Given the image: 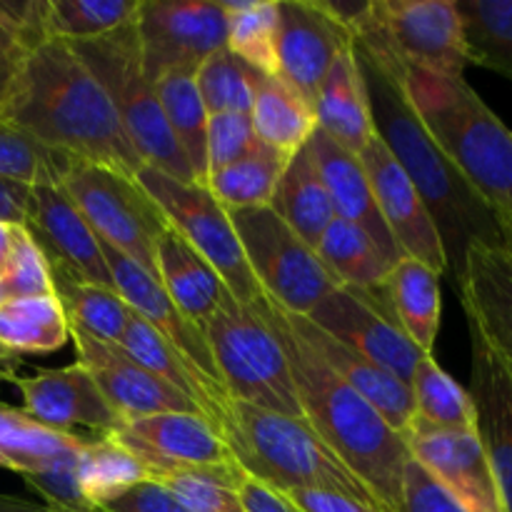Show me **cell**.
<instances>
[{
  "instance_id": "6f0895ef",
  "label": "cell",
  "mask_w": 512,
  "mask_h": 512,
  "mask_svg": "<svg viewBox=\"0 0 512 512\" xmlns=\"http://www.w3.org/2000/svg\"><path fill=\"white\" fill-rule=\"evenodd\" d=\"M13 235H15V225L0 223V268H3L5 260H8L10 245H13Z\"/></svg>"
},
{
  "instance_id": "9f6ffc18",
  "label": "cell",
  "mask_w": 512,
  "mask_h": 512,
  "mask_svg": "<svg viewBox=\"0 0 512 512\" xmlns=\"http://www.w3.org/2000/svg\"><path fill=\"white\" fill-rule=\"evenodd\" d=\"M45 505L30 503V500L13 498V495H0V512H38Z\"/></svg>"
},
{
  "instance_id": "7402d4cb",
  "label": "cell",
  "mask_w": 512,
  "mask_h": 512,
  "mask_svg": "<svg viewBox=\"0 0 512 512\" xmlns=\"http://www.w3.org/2000/svg\"><path fill=\"white\" fill-rule=\"evenodd\" d=\"M103 245L105 263H108L110 278H113L115 290L123 295V300L128 303V308L133 313H138L145 323L153 325L195 370H198L203 378H208L210 383L220 385L225 390L223 380H220L218 368H215L213 353L208 348V340H205L203 328H198L195 323H190L178 308H175L173 300L168 298V293L163 290L160 280L155 275H150L148 270L140 268L138 263L128 260L125 255H120L118 250H113L110 245ZM228 393V390H225Z\"/></svg>"
},
{
  "instance_id": "484cf974",
  "label": "cell",
  "mask_w": 512,
  "mask_h": 512,
  "mask_svg": "<svg viewBox=\"0 0 512 512\" xmlns=\"http://www.w3.org/2000/svg\"><path fill=\"white\" fill-rule=\"evenodd\" d=\"M313 110L318 130L330 135L350 153L360 155V150L370 143V138L375 135V125L355 48H348L338 55L320 85Z\"/></svg>"
},
{
  "instance_id": "11a10c76",
  "label": "cell",
  "mask_w": 512,
  "mask_h": 512,
  "mask_svg": "<svg viewBox=\"0 0 512 512\" xmlns=\"http://www.w3.org/2000/svg\"><path fill=\"white\" fill-rule=\"evenodd\" d=\"M20 365H23V355L13 353L8 345L0 343V378L8 380L10 375H15V370H18Z\"/></svg>"
},
{
  "instance_id": "7c38bea8",
  "label": "cell",
  "mask_w": 512,
  "mask_h": 512,
  "mask_svg": "<svg viewBox=\"0 0 512 512\" xmlns=\"http://www.w3.org/2000/svg\"><path fill=\"white\" fill-rule=\"evenodd\" d=\"M133 23L150 83L170 73L195 75L228 40V15L220 0H140Z\"/></svg>"
},
{
  "instance_id": "1f68e13d",
  "label": "cell",
  "mask_w": 512,
  "mask_h": 512,
  "mask_svg": "<svg viewBox=\"0 0 512 512\" xmlns=\"http://www.w3.org/2000/svg\"><path fill=\"white\" fill-rule=\"evenodd\" d=\"M270 208L313 248L323 238L325 228L333 223V205L308 148L298 150L288 160Z\"/></svg>"
},
{
  "instance_id": "44dd1931",
  "label": "cell",
  "mask_w": 512,
  "mask_h": 512,
  "mask_svg": "<svg viewBox=\"0 0 512 512\" xmlns=\"http://www.w3.org/2000/svg\"><path fill=\"white\" fill-rule=\"evenodd\" d=\"M470 333V400L475 433L493 468L503 512H512V370L468 320Z\"/></svg>"
},
{
  "instance_id": "836d02e7",
  "label": "cell",
  "mask_w": 512,
  "mask_h": 512,
  "mask_svg": "<svg viewBox=\"0 0 512 512\" xmlns=\"http://www.w3.org/2000/svg\"><path fill=\"white\" fill-rule=\"evenodd\" d=\"M0 343L18 355H45L70 343V323L55 295L13 298L0 305Z\"/></svg>"
},
{
  "instance_id": "7a4b0ae2",
  "label": "cell",
  "mask_w": 512,
  "mask_h": 512,
  "mask_svg": "<svg viewBox=\"0 0 512 512\" xmlns=\"http://www.w3.org/2000/svg\"><path fill=\"white\" fill-rule=\"evenodd\" d=\"M253 308L283 343L305 423L378 495L385 508L400 512L403 473L410 460L403 435L390 428L383 415L310 348L275 300L263 293Z\"/></svg>"
},
{
  "instance_id": "cb8c5ba5",
  "label": "cell",
  "mask_w": 512,
  "mask_h": 512,
  "mask_svg": "<svg viewBox=\"0 0 512 512\" xmlns=\"http://www.w3.org/2000/svg\"><path fill=\"white\" fill-rule=\"evenodd\" d=\"M308 153L323 178L325 190H328L330 205H333L335 218H343L348 223H355L373 238V243L388 255V260L398 263L405 258L403 250L398 248L395 238L390 235L383 215H380L378 203H375L373 188H370L368 173L355 153L335 143L330 135L315 128V133L308 140Z\"/></svg>"
},
{
  "instance_id": "f5cc1de1",
  "label": "cell",
  "mask_w": 512,
  "mask_h": 512,
  "mask_svg": "<svg viewBox=\"0 0 512 512\" xmlns=\"http://www.w3.org/2000/svg\"><path fill=\"white\" fill-rule=\"evenodd\" d=\"M240 500L245 512H303L288 495L245 475L240 483Z\"/></svg>"
},
{
  "instance_id": "b9f144b4",
  "label": "cell",
  "mask_w": 512,
  "mask_h": 512,
  "mask_svg": "<svg viewBox=\"0 0 512 512\" xmlns=\"http://www.w3.org/2000/svg\"><path fill=\"white\" fill-rule=\"evenodd\" d=\"M80 160L38 143L23 130L0 123V180L28 185H60Z\"/></svg>"
},
{
  "instance_id": "74e56055",
  "label": "cell",
  "mask_w": 512,
  "mask_h": 512,
  "mask_svg": "<svg viewBox=\"0 0 512 512\" xmlns=\"http://www.w3.org/2000/svg\"><path fill=\"white\" fill-rule=\"evenodd\" d=\"M408 385L415 405L413 423L435 430H475L470 393L440 368L433 355L420 360Z\"/></svg>"
},
{
  "instance_id": "3957f363",
  "label": "cell",
  "mask_w": 512,
  "mask_h": 512,
  "mask_svg": "<svg viewBox=\"0 0 512 512\" xmlns=\"http://www.w3.org/2000/svg\"><path fill=\"white\" fill-rule=\"evenodd\" d=\"M355 58L368 88L375 133L423 198L443 243L448 273L458 278L470 245H503L500 215L430 138L398 80L360 48Z\"/></svg>"
},
{
  "instance_id": "7dc6e473",
  "label": "cell",
  "mask_w": 512,
  "mask_h": 512,
  "mask_svg": "<svg viewBox=\"0 0 512 512\" xmlns=\"http://www.w3.org/2000/svg\"><path fill=\"white\" fill-rule=\"evenodd\" d=\"M78 460L80 458L55 463L50 468L20 475V478L45 500V508L53 512H93L95 508L83 498V490H80Z\"/></svg>"
},
{
  "instance_id": "ee69618b",
  "label": "cell",
  "mask_w": 512,
  "mask_h": 512,
  "mask_svg": "<svg viewBox=\"0 0 512 512\" xmlns=\"http://www.w3.org/2000/svg\"><path fill=\"white\" fill-rule=\"evenodd\" d=\"M195 85L208 115L248 113L253 105V68L235 58L228 48L210 55L195 70Z\"/></svg>"
},
{
  "instance_id": "9a60e30c",
  "label": "cell",
  "mask_w": 512,
  "mask_h": 512,
  "mask_svg": "<svg viewBox=\"0 0 512 512\" xmlns=\"http://www.w3.org/2000/svg\"><path fill=\"white\" fill-rule=\"evenodd\" d=\"M278 78L310 105L340 53L353 48V33L325 0H278Z\"/></svg>"
},
{
  "instance_id": "603a6c76",
  "label": "cell",
  "mask_w": 512,
  "mask_h": 512,
  "mask_svg": "<svg viewBox=\"0 0 512 512\" xmlns=\"http://www.w3.org/2000/svg\"><path fill=\"white\" fill-rule=\"evenodd\" d=\"M465 320L512 370V253L505 245H470L455 278Z\"/></svg>"
},
{
  "instance_id": "60d3db41",
  "label": "cell",
  "mask_w": 512,
  "mask_h": 512,
  "mask_svg": "<svg viewBox=\"0 0 512 512\" xmlns=\"http://www.w3.org/2000/svg\"><path fill=\"white\" fill-rule=\"evenodd\" d=\"M140 0H48L45 38L63 43H90L128 25Z\"/></svg>"
},
{
  "instance_id": "8d00e7d4",
  "label": "cell",
  "mask_w": 512,
  "mask_h": 512,
  "mask_svg": "<svg viewBox=\"0 0 512 512\" xmlns=\"http://www.w3.org/2000/svg\"><path fill=\"white\" fill-rule=\"evenodd\" d=\"M228 15L225 48L248 68L278 75V0H220Z\"/></svg>"
},
{
  "instance_id": "6da1fadb",
  "label": "cell",
  "mask_w": 512,
  "mask_h": 512,
  "mask_svg": "<svg viewBox=\"0 0 512 512\" xmlns=\"http://www.w3.org/2000/svg\"><path fill=\"white\" fill-rule=\"evenodd\" d=\"M0 123L80 163L133 178L143 165L100 80L63 40L48 38L30 50Z\"/></svg>"
},
{
  "instance_id": "e0dca14e",
  "label": "cell",
  "mask_w": 512,
  "mask_h": 512,
  "mask_svg": "<svg viewBox=\"0 0 512 512\" xmlns=\"http://www.w3.org/2000/svg\"><path fill=\"white\" fill-rule=\"evenodd\" d=\"M70 340L78 355L75 363L88 370L103 398L125 423L163 413H200L188 395L135 363L120 345L103 343L73 325H70Z\"/></svg>"
},
{
  "instance_id": "d4e9b609",
  "label": "cell",
  "mask_w": 512,
  "mask_h": 512,
  "mask_svg": "<svg viewBox=\"0 0 512 512\" xmlns=\"http://www.w3.org/2000/svg\"><path fill=\"white\" fill-rule=\"evenodd\" d=\"M288 313V310H285ZM290 315V323L295 325L300 335L308 340L310 348L350 385V388L358 390L375 410L385 418V423L393 430H398L400 435L408 433L410 423H413L415 405H413V393H410V385L405 380H400L398 375L388 373L380 365L370 363L368 358L353 350L350 345L340 343L338 338L328 335L325 330H320L305 315Z\"/></svg>"
},
{
  "instance_id": "e575fe53",
  "label": "cell",
  "mask_w": 512,
  "mask_h": 512,
  "mask_svg": "<svg viewBox=\"0 0 512 512\" xmlns=\"http://www.w3.org/2000/svg\"><path fill=\"white\" fill-rule=\"evenodd\" d=\"M50 275H53L55 298L63 305L68 323L103 343L120 345L133 315L123 295L115 288L85 283L58 270H50Z\"/></svg>"
},
{
  "instance_id": "94428289",
  "label": "cell",
  "mask_w": 512,
  "mask_h": 512,
  "mask_svg": "<svg viewBox=\"0 0 512 512\" xmlns=\"http://www.w3.org/2000/svg\"><path fill=\"white\" fill-rule=\"evenodd\" d=\"M38 512H53V510H50V508H40Z\"/></svg>"
},
{
  "instance_id": "bcb514c9",
  "label": "cell",
  "mask_w": 512,
  "mask_h": 512,
  "mask_svg": "<svg viewBox=\"0 0 512 512\" xmlns=\"http://www.w3.org/2000/svg\"><path fill=\"white\" fill-rule=\"evenodd\" d=\"M258 145L248 113H215L208 118V175L235 163ZM208 183V180H205Z\"/></svg>"
},
{
  "instance_id": "d6986e66",
  "label": "cell",
  "mask_w": 512,
  "mask_h": 512,
  "mask_svg": "<svg viewBox=\"0 0 512 512\" xmlns=\"http://www.w3.org/2000/svg\"><path fill=\"white\" fill-rule=\"evenodd\" d=\"M408 453L470 512H503L493 468L475 430H435L410 423Z\"/></svg>"
},
{
  "instance_id": "91938a15",
  "label": "cell",
  "mask_w": 512,
  "mask_h": 512,
  "mask_svg": "<svg viewBox=\"0 0 512 512\" xmlns=\"http://www.w3.org/2000/svg\"><path fill=\"white\" fill-rule=\"evenodd\" d=\"M5 300H8V295H5V288H3V278H0V305H3Z\"/></svg>"
},
{
  "instance_id": "d590c367",
  "label": "cell",
  "mask_w": 512,
  "mask_h": 512,
  "mask_svg": "<svg viewBox=\"0 0 512 512\" xmlns=\"http://www.w3.org/2000/svg\"><path fill=\"white\" fill-rule=\"evenodd\" d=\"M290 158L258 143L250 153L208 175V190L225 210L265 208L273 200Z\"/></svg>"
},
{
  "instance_id": "7bdbcfd3",
  "label": "cell",
  "mask_w": 512,
  "mask_h": 512,
  "mask_svg": "<svg viewBox=\"0 0 512 512\" xmlns=\"http://www.w3.org/2000/svg\"><path fill=\"white\" fill-rule=\"evenodd\" d=\"M243 478L245 470L235 465V468L173 470L155 480H160L190 512H245L240 500Z\"/></svg>"
},
{
  "instance_id": "5bb4252c",
  "label": "cell",
  "mask_w": 512,
  "mask_h": 512,
  "mask_svg": "<svg viewBox=\"0 0 512 512\" xmlns=\"http://www.w3.org/2000/svg\"><path fill=\"white\" fill-rule=\"evenodd\" d=\"M305 318L405 383H410L413 370L425 358L423 350L398 328L383 300L363 290L340 285Z\"/></svg>"
},
{
  "instance_id": "f6af8a7d",
  "label": "cell",
  "mask_w": 512,
  "mask_h": 512,
  "mask_svg": "<svg viewBox=\"0 0 512 512\" xmlns=\"http://www.w3.org/2000/svg\"><path fill=\"white\" fill-rule=\"evenodd\" d=\"M3 288L8 300L13 298H38V295H55L50 263L38 248L23 225H15L13 245L5 265L0 268Z\"/></svg>"
},
{
  "instance_id": "ba28073f",
  "label": "cell",
  "mask_w": 512,
  "mask_h": 512,
  "mask_svg": "<svg viewBox=\"0 0 512 512\" xmlns=\"http://www.w3.org/2000/svg\"><path fill=\"white\" fill-rule=\"evenodd\" d=\"M133 20L98 40L75 43L73 50L105 88L120 125L143 165H153L173 178L195 183L188 158L165 123L155 85L145 78Z\"/></svg>"
},
{
  "instance_id": "4316f807",
  "label": "cell",
  "mask_w": 512,
  "mask_h": 512,
  "mask_svg": "<svg viewBox=\"0 0 512 512\" xmlns=\"http://www.w3.org/2000/svg\"><path fill=\"white\" fill-rule=\"evenodd\" d=\"M155 270L175 308L198 328H203L205 320L218 310V305L228 295V288L220 275L210 268L208 260L193 245L185 243L173 228L160 235L158 250H155Z\"/></svg>"
},
{
  "instance_id": "db71d44e",
  "label": "cell",
  "mask_w": 512,
  "mask_h": 512,
  "mask_svg": "<svg viewBox=\"0 0 512 512\" xmlns=\"http://www.w3.org/2000/svg\"><path fill=\"white\" fill-rule=\"evenodd\" d=\"M30 193L33 188L0 180V223L25 225L30 210Z\"/></svg>"
},
{
  "instance_id": "f546056e",
  "label": "cell",
  "mask_w": 512,
  "mask_h": 512,
  "mask_svg": "<svg viewBox=\"0 0 512 512\" xmlns=\"http://www.w3.org/2000/svg\"><path fill=\"white\" fill-rule=\"evenodd\" d=\"M95 440L55 433L23 408H8L0 403V468L25 475L50 468L55 463L75 460Z\"/></svg>"
},
{
  "instance_id": "ffe728a7",
  "label": "cell",
  "mask_w": 512,
  "mask_h": 512,
  "mask_svg": "<svg viewBox=\"0 0 512 512\" xmlns=\"http://www.w3.org/2000/svg\"><path fill=\"white\" fill-rule=\"evenodd\" d=\"M48 258L50 270L115 288L105 263L103 245L80 210L70 203L60 185H38L30 193L28 220L23 225Z\"/></svg>"
},
{
  "instance_id": "f1b7e54d",
  "label": "cell",
  "mask_w": 512,
  "mask_h": 512,
  "mask_svg": "<svg viewBox=\"0 0 512 512\" xmlns=\"http://www.w3.org/2000/svg\"><path fill=\"white\" fill-rule=\"evenodd\" d=\"M258 143L275 153L293 158L308 145L318 128L315 110L298 90L290 88L278 75H263L253 70V105H250Z\"/></svg>"
},
{
  "instance_id": "8fae6325",
  "label": "cell",
  "mask_w": 512,
  "mask_h": 512,
  "mask_svg": "<svg viewBox=\"0 0 512 512\" xmlns=\"http://www.w3.org/2000/svg\"><path fill=\"white\" fill-rule=\"evenodd\" d=\"M230 220L260 290L283 310L310 315L340 288L313 245L305 243L270 205L230 210Z\"/></svg>"
},
{
  "instance_id": "c3c4849f",
  "label": "cell",
  "mask_w": 512,
  "mask_h": 512,
  "mask_svg": "<svg viewBox=\"0 0 512 512\" xmlns=\"http://www.w3.org/2000/svg\"><path fill=\"white\" fill-rule=\"evenodd\" d=\"M400 512H470L443 488L425 468H420L413 458L408 460L403 473V498Z\"/></svg>"
},
{
  "instance_id": "4dcf8cb0",
  "label": "cell",
  "mask_w": 512,
  "mask_h": 512,
  "mask_svg": "<svg viewBox=\"0 0 512 512\" xmlns=\"http://www.w3.org/2000/svg\"><path fill=\"white\" fill-rule=\"evenodd\" d=\"M315 253L340 285L363 290L375 298L395 265L363 228L343 218H333L315 245Z\"/></svg>"
},
{
  "instance_id": "6125c7cd",
  "label": "cell",
  "mask_w": 512,
  "mask_h": 512,
  "mask_svg": "<svg viewBox=\"0 0 512 512\" xmlns=\"http://www.w3.org/2000/svg\"><path fill=\"white\" fill-rule=\"evenodd\" d=\"M93 512H105V510H100V508H95V510H93Z\"/></svg>"
},
{
  "instance_id": "277c9868",
  "label": "cell",
  "mask_w": 512,
  "mask_h": 512,
  "mask_svg": "<svg viewBox=\"0 0 512 512\" xmlns=\"http://www.w3.org/2000/svg\"><path fill=\"white\" fill-rule=\"evenodd\" d=\"M390 75L398 80L420 123L450 163L493 205L495 213H512V130L508 125L465 78L415 68Z\"/></svg>"
},
{
  "instance_id": "30bf717a",
  "label": "cell",
  "mask_w": 512,
  "mask_h": 512,
  "mask_svg": "<svg viewBox=\"0 0 512 512\" xmlns=\"http://www.w3.org/2000/svg\"><path fill=\"white\" fill-rule=\"evenodd\" d=\"M135 180L163 210L170 228L208 260L238 303L253 305L263 295L230 213L215 200L208 185L178 180L153 165H140Z\"/></svg>"
},
{
  "instance_id": "4fadbf2b",
  "label": "cell",
  "mask_w": 512,
  "mask_h": 512,
  "mask_svg": "<svg viewBox=\"0 0 512 512\" xmlns=\"http://www.w3.org/2000/svg\"><path fill=\"white\" fill-rule=\"evenodd\" d=\"M8 380L20 390L25 413L55 433L108 440L125 425L80 363L35 370L33 375L15 373Z\"/></svg>"
},
{
  "instance_id": "f35d334b",
  "label": "cell",
  "mask_w": 512,
  "mask_h": 512,
  "mask_svg": "<svg viewBox=\"0 0 512 512\" xmlns=\"http://www.w3.org/2000/svg\"><path fill=\"white\" fill-rule=\"evenodd\" d=\"M470 65L512 80V0H455Z\"/></svg>"
},
{
  "instance_id": "2e32d148",
  "label": "cell",
  "mask_w": 512,
  "mask_h": 512,
  "mask_svg": "<svg viewBox=\"0 0 512 512\" xmlns=\"http://www.w3.org/2000/svg\"><path fill=\"white\" fill-rule=\"evenodd\" d=\"M110 440L125 445L153 473L235 468V455L203 413H163L128 420Z\"/></svg>"
},
{
  "instance_id": "816d5d0a",
  "label": "cell",
  "mask_w": 512,
  "mask_h": 512,
  "mask_svg": "<svg viewBox=\"0 0 512 512\" xmlns=\"http://www.w3.org/2000/svg\"><path fill=\"white\" fill-rule=\"evenodd\" d=\"M288 495L303 512H383L348 495L330 493V490H290Z\"/></svg>"
},
{
  "instance_id": "680465c9",
  "label": "cell",
  "mask_w": 512,
  "mask_h": 512,
  "mask_svg": "<svg viewBox=\"0 0 512 512\" xmlns=\"http://www.w3.org/2000/svg\"><path fill=\"white\" fill-rule=\"evenodd\" d=\"M500 233H503V245L512 253V213H500Z\"/></svg>"
},
{
  "instance_id": "83f0119b",
  "label": "cell",
  "mask_w": 512,
  "mask_h": 512,
  "mask_svg": "<svg viewBox=\"0 0 512 512\" xmlns=\"http://www.w3.org/2000/svg\"><path fill=\"white\" fill-rule=\"evenodd\" d=\"M380 295H383L385 308L393 315L398 328L425 355H433L440 315H443L440 275L420 260L400 258L390 268Z\"/></svg>"
},
{
  "instance_id": "5b68a950",
  "label": "cell",
  "mask_w": 512,
  "mask_h": 512,
  "mask_svg": "<svg viewBox=\"0 0 512 512\" xmlns=\"http://www.w3.org/2000/svg\"><path fill=\"white\" fill-rule=\"evenodd\" d=\"M223 440L245 475L273 490H330L390 512L303 418L233 400Z\"/></svg>"
},
{
  "instance_id": "d6a6232c",
  "label": "cell",
  "mask_w": 512,
  "mask_h": 512,
  "mask_svg": "<svg viewBox=\"0 0 512 512\" xmlns=\"http://www.w3.org/2000/svg\"><path fill=\"white\" fill-rule=\"evenodd\" d=\"M155 95L163 108L165 123L188 158L195 183L205 185L208 180V110L198 93L193 75L170 73L155 80Z\"/></svg>"
},
{
  "instance_id": "681fc988",
  "label": "cell",
  "mask_w": 512,
  "mask_h": 512,
  "mask_svg": "<svg viewBox=\"0 0 512 512\" xmlns=\"http://www.w3.org/2000/svg\"><path fill=\"white\" fill-rule=\"evenodd\" d=\"M30 50H33V45L25 38L23 30L0 10V115L8 105V98L18 83V75Z\"/></svg>"
},
{
  "instance_id": "52a82bcc",
  "label": "cell",
  "mask_w": 512,
  "mask_h": 512,
  "mask_svg": "<svg viewBox=\"0 0 512 512\" xmlns=\"http://www.w3.org/2000/svg\"><path fill=\"white\" fill-rule=\"evenodd\" d=\"M220 380L235 403L303 418L288 355L275 330L253 305L225 295L203 325Z\"/></svg>"
},
{
  "instance_id": "9c48e42d",
  "label": "cell",
  "mask_w": 512,
  "mask_h": 512,
  "mask_svg": "<svg viewBox=\"0 0 512 512\" xmlns=\"http://www.w3.org/2000/svg\"><path fill=\"white\" fill-rule=\"evenodd\" d=\"M60 190L80 210L100 243L110 245L158 278L155 250L160 235L170 225L133 175L108 165L75 163L60 183Z\"/></svg>"
},
{
  "instance_id": "8992f818",
  "label": "cell",
  "mask_w": 512,
  "mask_h": 512,
  "mask_svg": "<svg viewBox=\"0 0 512 512\" xmlns=\"http://www.w3.org/2000/svg\"><path fill=\"white\" fill-rule=\"evenodd\" d=\"M353 43L390 73L463 78L470 65L455 0H370L353 23Z\"/></svg>"
},
{
  "instance_id": "ac0fdd59",
  "label": "cell",
  "mask_w": 512,
  "mask_h": 512,
  "mask_svg": "<svg viewBox=\"0 0 512 512\" xmlns=\"http://www.w3.org/2000/svg\"><path fill=\"white\" fill-rule=\"evenodd\" d=\"M358 158L363 163L365 173H368L380 215H383L390 235L395 238L398 248L403 250L405 258L420 260L443 278L448 273V258H445L443 243H440L433 218H430L415 185L410 183V178L400 168L398 160L393 158V153L385 148L378 133L360 150Z\"/></svg>"
},
{
  "instance_id": "ab89813d",
  "label": "cell",
  "mask_w": 512,
  "mask_h": 512,
  "mask_svg": "<svg viewBox=\"0 0 512 512\" xmlns=\"http://www.w3.org/2000/svg\"><path fill=\"white\" fill-rule=\"evenodd\" d=\"M145 480H153L148 465L110 438L90 443L78 460L80 490L93 508H105L110 500Z\"/></svg>"
},
{
  "instance_id": "f907efd6",
  "label": "cell",
  "mask_w": 512,
  "mask_h": 512,
  "mask_svg": "<svg viewBox=\"0 0 512 512\" xmlns=\"http://www.w3.org/2000/svg\"><path fill=\"white\" fill-rule=\"evenodd\" d=\"M105 512H190L160 480H145L110 500Z\"/></svg>"
}]
</instances>
